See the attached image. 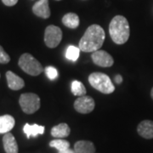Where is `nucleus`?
<instances>
[{
  "instance_id": "nucleus-1",
  "label": "nucleus",
  "mask_w": 153,
  "mask_h": 153,
  "mask_svg": "<svg viewBox=\"0 0 153 153\" xmlns=\"http://www.w3.org/2000/svg\"><path fill=\"white\" fill-rule=\"evenodd\" d=\"M105 34L100 26L94 24L87 28L79 41V49L82 52H94L101 48Z\"/></svg>"
},
{
  "instance_id": "nucleus-2",
  "label": "nucleus",
  "mask_w": 153,
  "mask_h": 153,
  "mask_svg": "<svg viewBox=\"0 0 153 153\" xmlns=\"http://www.w3.org/2000/svg\"><path fill=\"white\" fill-rule=\"evenodd\" d=\"M109 33L115 44H123L128 40L130 28L128 20L123 16L113 17L109 25Z\"/></svg>"
},
{
  "instance_id": "nucleus-3",
  "label": "nucleus",
  "mask_w": 153,
  "mask_h": 153,
  "mask_svg": "<svg viewBox=\"0 0 153 153\" xmlns=\"http://www.w3.org/2000/svg\"><path fill=\"white\" fill-rule=\"evenodd\" d=\"M90 85L101 93L109 94L114 92L115 86L106 74L102 72H93L88 76Z\"/></svg>"
},
{
  "instance_id": "nucleus-4",
  "label": "nucleus",
  "mask_w": 153,
  "mask_h": 153,
  "mask_svg": "<svg viewBox=\"0 0 153 153\" xmlns=\"http://www.w3.org/2000/svg\"><path fill=\"white\" fill-rule=\"evenodd\" d=\"M19 66L31 76H38L43 71L41 63L33 55L25 53L19 59Z\"/></svg>"
},
{
  "instance_id": "nucleus-5",
  "label": "nucleus",
  "mask_w": 153,
  "mask_h": 153,
  "mask_svg": "<svg viewBox=\"0 0 153 153\" xmlns=\"http://www.w3.org/2000/svg\"><path fill=\"white\" fill-rule=\"evenodd\" d=\"M19 104L25 113L33 114L40 108V98L36 94H22L19 99Z\"/></svg>"
},
{
  "instance_id": "nucleus-6",
  "label": "nucleus",
  "mask_w": 153,
  "mask_h": 153,
  "mask_svg": "<svg viewBox=\"0 0 153 153\" xmlns=\"http://www.w3.org/2000/svg\"><path fill=\"white\" fill-rule=\"evenodd\" d=\"M62 39V31L60 27L50 25L47 27L44 33V43L50 49L56 48Z\"/></svg>"
},
{
  "instance_id": "nucleus-7",
  "label": "nucleus",
  "mask_w": 153,
  "mask_h": 153,
  "mask_svg": "<svg viewBox=\"0 0 153 153\" xmlns=\"http://www.w3.org/2000/svg\"><path fill=\"white\" fill-rule=\"evenodd\" d=\"M95 106L94 100L92 97L83 95L76 99L74 102V108L81 114H88L91 112Z\"/></svg>"
},
{
  "instance_id": "nucleus-8",
  "label": "nucleus",
  "mask_w": 153,
  "mask_h": 153,
  "mask_svg": "<svg viewBox=\"0 0 153 153\" xmlns=\"http://www.w3.org/2000/svg\"><path fill=\"white\" fill-rule=\"evenodd\" d=\"M93 62L101 67H110L113 65L114 60L112 56L105 50H96L91 55Z\"/></svg>"
},
{
  "instance_id": "nucleus-9",
  "label": "nucleus",
  "mask_w": 153,
  "mask_h": 153,
  "mask_svg": "<svg viewBox=\"0 0 153 153\" xmlns=\"http://www.w3.org/2000/svg\"><path fill=\"white\" fill-rule=\"evenodd\" d=\"M33 12L38 17L48 19L50 16L49 0H39L33 7Z\"/></svg>"
},
{
  "instance_id": "nucleus-10",
  "label": "nucleus",
  "mask_w": 153,
  "mask_h": 153,
  "mask_svg": "<svg viewBox=\"0 0 153 153\" xmlns=\"http://www.w3.org/2000/svg\"><path fill=\"white\" fill-rule=\"evenodd\" d=\"M6 78L8 86L12 90H20L25 86V82L21 76L16 75L13 71H8L6 72Z\"/></svg>"
},
{
  "instance_id": "nucleus-11",
  "label": "nucleus",
  "mask_w": 153,
  "mask_h": 153,
  "mask_svg": "<svg viewBox=\"0 0 153 153\" xmlns=\"http://www.w3.org/2000/svg\"><path fill=\"white\" fill-rule=\"evenodd\" d=\"M138 134L145 139H153V121L144 120L137 127Z\"/></svg>"
},
{
  "instance_id": "nucleus-12",
  "label": "nucleus",
  "mask_w": 153,
  "mask_h": 153,
  "mask_svg": "<svg viewBox=\"0 0 153 153\" xmlns=\"http://www.w3.org/2000/svg\"><path fill=\"white\" fill-rule=\"evenodd\" d=\"M3 144L6 153H18V145L16 138L10 133H6L3 137Z\"/></svg>"
},
{
  "instance_id": "nucleus-13",
  "label": "nucleus",
  "mask_w": 153,
  "mask_h": 153,
  "mask_svg": "<svg viewBox=\"0 0 153 153\" xmlns=\"http://www.w3.org/2000/svg\"><path fill=\"white\" fill-rule=\"evenodd\" d=\"M16 124L15 118L10 115H4L0 117V134L9 133Z\"/></svg>"
},
{
  "instance_id": "nucleus-14",
  "label": "nucleus",
  "mask_w": 153,
  "mask_h": 153,
  "mask_svg": "<svg viewBox=\"0 0 153 153\" xmlns=\"http://www.w3.org/2000/svg\"><path fill=\"white\" fill-rule=\"evenodd\" d=\"M70 133H71V129L69 126L64 123L53 127L51 129V135L57 139H63L69 136Z\"/></svg>"
},
{
  "instance_id": "nucleus-15",
  "label": "nucleus",
  "mask_w": 153,
  "mask_h": 153,
  "mask_svg": "<svg viewBox=\"0 0 153 153\" xmlns=\"http://www.w3.org/2000/svg\"><path fill=\"white\" fill-rule=\"evenodd\" d=\"M74 150L76 153H95L94 145L88 140H79L74 145Z\"/></svg>"
},
{
  "instance_id": "nucleus-16",
  "label": "nucleus",
  "mask_w": 153,
  "mask_h": 153,
  "mask_svg": "<svg viewBox=\"0 0 153 153\" xmlns=\"http://www.w3.org/2000/svg\"><path fill=\"white\" fill-rule=\"evenodd\" d=\"M62 23L66 27L76 29L79 26V17L75 13H67L62 17Z\"/></svg>"
},
{
  "instance_id": "nucleus-17",
  "label": "nucleus",
  "mask_w": 153,
  "mask_h": 153,
  "mask_svg": "<svg viewBox=\"0 0 153 153\" xmlns=\"http://www.w3.org/2000/svg\"><path fill=\"white\" fill-rule=\"evenodd\" d=\"M23 131L26 134V135L28 139L30 137H37L38 134H43L44 133V126L38 125V124H28L26 123L24 128H23Z\"/></svg>"
},
{
  "instance_id": "nucleus-18",
  "label": "nucleus",
  "mask_w": 153,
  "mask_h": 153,
  "mask_svg": "<svg viewBox=\"0 0 153 153\" xmlns=\"http://www.w3.org/2000/svg\"><path fill=\"white\" fill-rule=\"evenodd\" d=\"M71 89L72 94L75 96H83L86 95V88L84 87V85L82 84V82L79 81L74 80L73 82H71Z\"/></svg>"
},
{
  "instance_id": "nucleus-19",
  "label": "nucleus",
  "mask_w": 153,
  "mask_h": 153,
  "mask_svg": "<svg viewBox=\"0 0 153 153\" xmlns=\"http://www.w3.org/2000/svg\"><path fill=\"white\" fill-rule=\"evenodd\" d=\"M80 51L81 50L79 49V47H76V46L71 45L66 49V57L68 60H71V61H76L78 59V57H79Z\"/></svg>"
},
{
  "instance_id": "nucleus-20",
  "label": "nucleus",
  "mask_w": 153,
  "mask_h": 153,
  "mask_svg": "<svg viewBox=\"0 0 153 153\" xmlns=\"http://www.w3.org/2000/svg\"><path fill=\"white\" fill-rule=\"evenodd\" d=\"M49 146L55 148L60 152V151L66 150L67 148H70V143L68 142L67 140H65L58 139V140H54L50 141Z\"/></svg>"
},
{
  "instance_id": "nucleus-21",
  "label": "nucleus",
  "mask_w": 153,
  "mask_h": 153,
  "mask_svg": "<svg viewBox=\"0 0 153 153\" xmlns=\"http://www.w3.org/2000/svg\"><path fill=\"white\" fill-rule=\"evenodd\" d=\"M45 73H46L47 76L49 77L50 80H54L58 76V71H57V70L55 69V67L50 66L45 67Z\"/></svg>"
},
{
  "instance_id": "nucleus-22",
  "label": "nucleus",
  "mask_w": 153,
  "mask_h": 153,
  "mask_svg": "<svg viewBox=\"0 0 153 153\" xmlns=\"http://www.w3.org/2000/svg\"><path fill=\"white\" fill-rule=\"evenodd\" d=\"M10 61V57L4 51L2 46H0V63L1 64H7Z\"/></svg>"
},
{
  "instance_id": "nucleus-23",
  "label": "nucleus",
  "mask_w": 153,
  "mask_h": 153,
  "mask_svg": "<svg viewBox=\"0 0 153 153\" xmlns=\"http://www.w3.org/2000/svg\"><path fill=\"white\" fill-rule=\"evenodd\" d=\"M3 3L5 4L6 6H14L16 5L18 2V0H2Z\"/></svg>"
},
{
  "instance_id": "nucleus-24",
  "label": "nucleus",
  "mask_w": 153,
  "mask_h": 153,
  "mask_svg": "<svg viewBox=\"0 0 153 153\" xmlns=\"http://www.w3.org/2000/svg\"><path fill=\"white\" fill-rule=\"evenodd\" d=\"M114 80L117 84H121L123 82V76H121V75H117V76H115Z\"/></svg>"
},
{
  "instance_id": "nucleus-25",
  "label": "nucleus",
  "mask_w": 153,
  "mask_h": 153,
  "mask_svg": "<svg viewBox=\"0 0 153 153\" xmlns=\"http://www.w3.org/2000/svg\"><path fill=\"white\" fill-rule=\"evenodd\" d=\"M58 153H76L75 152V150H71L70 148H67L66 150H63V151H60Z\"/></svg>"
},
{
  "instance_id": "nucleus-26",
  "label": "nucleus",
  "mask_w": 153,
  "mask_h": 153,
  "mask_svg": "<svg viewBox=\"0 0 153 153\" xmlns=\"http://www.w3.org/2000/svg\"><path fill=\"white\" fill-rule=\"evenodd\" d=\"M151 96H152V98L153 99V88H152V91H151Z\"/></svg>"
},
{
  "instance_id": "nucleus-27",
  "label": "nucleus",
  "mask_w": 153,
  "mask_h": 153,
  "mask_svg": "<svg viewBox=\"0 0 153 153\" xmlns=\"http://www.w3.org/2000/svg\"><path fill=\"white\" fill-rule=\"evenodd\" d=\"M56 1H60V0H56Z\"/></svg>"
}]
</instances>
